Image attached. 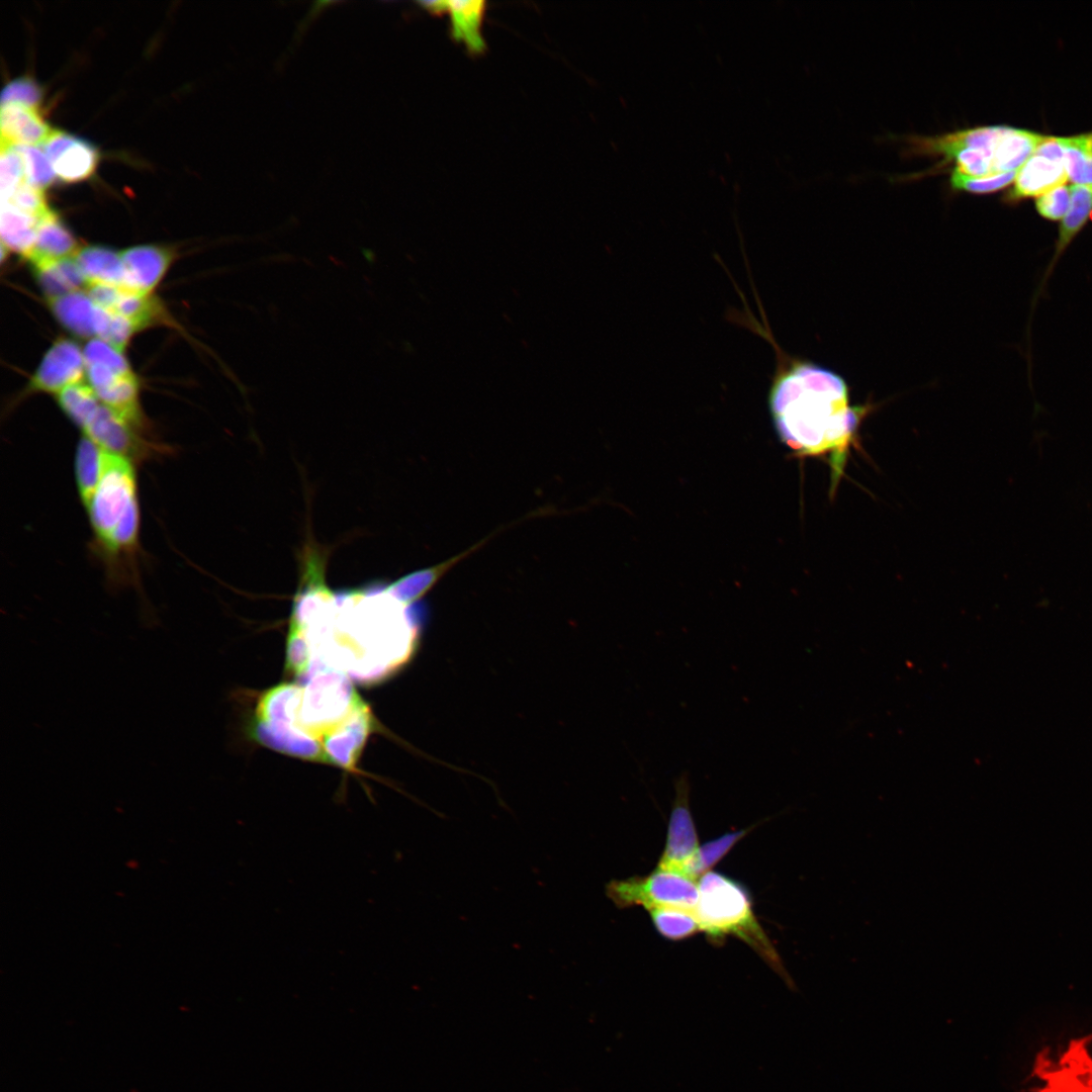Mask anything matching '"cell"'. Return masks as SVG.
Here are the masks:
<instances>
[{"label":"cell","mask_w":1092,"mask_h":1092,"mask_svg":"<svg viewBox=\"0 0 1092 1092\" xmlns=\"http://www.w3.org/2000/svg\"><path fill=\"white\" fill-rule=\"evenodd\" d=\"M1070 207L1061 221L1054 253L1037 290L1038 294L1044 288L1046 280L1053 273L1059 259H1061L1074 239L1079 235L1092 216V184H1073L1070 187Z\"/></svg>","instance_id":"13"},{"label":"cell","mask_w":1092,"mask_h":1092,"mask_svg":"<svg viewBox=\"0 0 1092 1092\" xmlns=\"http://www.w3.org/2000/svg\"><path fill=\"white\" fill-rule=\"evenodd\" d=\"M60 407L80 429L101 403L89 384L78 382L57 393Z\"/></svg>","instance_id":"24"},{"label":"cell","mask_w":1092,"mask_h":1092,"mask_svg":"<svg viewBox=\"0 0 1092 1092\" xmlns=\"http://www.w3.org/2000/svg\"><path fill=\"white\" fill-rule=\"evenodd\" d=\"M32 272L48 298L81 290L87 281L74 256L59 260H30Z\"/></svg>","instance_id":"15"},{"label":"cell","mask_w":1092,"mask_h":1092,"mask_svg":"<svg viewBox=\"0 0 1092 1092\" xmlns=\"http://www.w3.org/2000/svg\"><path fill=\"white\" fill-rule=\"evenodd\" d=\"M648 911L657 932L667 939H684L701 930L694 911L679 908H653Z\"/></svg>","instance_id":"26"},{"label":"cell","mask_w":1092,"mask_h":1092,"mask_svg":"<svg viewBox=\"0 0 1092 1092\" xmlns=\"http://www.w3.org/2000/svg\"><path fill=\"white\" fill-rule=\"evenodd\" d=\"M768 404L777 433L791 450L830 455L835 486L866 412L850 404L844 379L826 367L794 359L779 369Z\"/></svg>","instance_id":"1"},{"label":"cell","mask_w":1092,"mask_h":1092,"mask_svg":"<svg viewBox=\"0 0 1092 1092\" xmlns=\"http://www.w3.org/2000/svg\"><path fill=\"white\" fill-rule=\"evenodd\" d=\"M95 551L113 588L140 586V510L132 461L103 450L97 488L85 506Z\"/></svg>","instance_id":"2"},{"label":"cell","mask_w":1092,"mask_h":1092,"mask_svg":"<svg viewBox=\"0 0 1092 1092\" xmlns=\"http://www.w3.org/2000/svg\"><path fill=\"white\" fill-rule=\"evenodd\" d=\"M113 312L129 320L138 331L167 321L161 302L152 293H142L126 287L123 288Z\"/></svg>","instance_id":"22"},{"label":"cell","mask_w":1092,"mask_h":1092,"mask_svg":"<svg viewBox=\"0 0 1092 1092\" xmlns=\"http://www.w3.org/2000/svg\"><path fill=\"white\" fill-rule=\"evenodd\" d=\"M743 829L725 833L699 847L684 874L697 881L717 863L749 830Z\"/></svg>","instance_id":"25"},{"label":"cell","mask_w":1092,"mask_h":1092,"mask_svg":"<svg viewBox=\"0 0 1092 1092\" xmlns=\"http://www.w3.org/2000/svg\"><path fill=\"white\" fill-rule=\"evenodd\" d=\"M698 887L699 900L694 913L700 929L714 940L726 935L742 939L795 990L793 979L753 913L747 890L731 878L711 871L698 880Z\"/></svg>","instance_id":"3"},{"label":"cell","mask_w":1092,"mask_h":1092,"mask_svg":"<svg viewBox=\"0 0 1092 1092\" xmlns=\"http://www.w3.org/2000/svg\"><path fill=\"white\" fill-rule=\"evenodd\" d=\"M1 145L36 146L46 141L52 129L37 108L21 105L1 106Z\"/></svg>","instance_id":"14"},{"label":"cell","mask_w":1092,"mask_h":1092,"mask_svg":"<svg viewBox=\"0 0 1092 1092\" xmlns=\"http://www.w3.org/2000/svg\"><path fill=\"white\" fill-rule=\"evenodd\" d=\"M1091 1036L1075 1037L1057 1058L1045 1049L1039 1051L1032 1066V1077L1039 1086L1036 1092H1092Z\"/></svg>","instance_id":"5"},{"label":"cell","mask_w":1092,"mask_h":1092,"mask_svg":"<svg viewBox=\"0 0 1092 1092\" xmlns=\"http://www.w3.org/2000/svg\"><path fill=\"white\" fill-rule=\"evenodd\" d=\"M82 350L86 365L100 364L119 374L132 373L122 352L99 338L88 341Z\"/></svg>","instance_id":"29"},{"label":"cell","mask_w":1092,"mask_h":1092,"mask_svg":"<svg viewBox=\"0 0 1092 1092\" xmlns=\"http://www.w3.org/2000/svg\"><path fill=\"white\" fill-rule=\"evenodd\" d=\"M0 168L1 200H6L25 182L22 159L14 147L1 145Z\"/></svg>","instance_id":"30"},{"label":"cell","mask_w":1092,"mask_h":1092,"mask_svg":"<svg viewBox=\"0 0 1092 1092\" xmlns=\"http://www.w3.org/2000/svg\"><path fill=\"white\" fill-rule=\"evenodd\" d=\"M48 302L57 321L75 336L92 339L103 337L111 312L97 306L85 290L48 298Z\"/></svg>","instance_id":"11"},{"label":"cell","mask_w":1092,"mask_h":1092,"mask_svg":"<svg viewBox=\"0 0 1092 1092\" xmlns=\"http://www.w3.org/2000/svg\"><path fill=\"white\" fill-rule=\"evenodd\" d=\"M135 326L126 317L111 312L108 327L101 340L123 352L130 338L136 332Z\"/></svg>","instance_id":"34"},{"label":"cell","mask_w":1092,"mask_h":1092,"mask_svg":"<svg viewBox=\"0 0 1092 1092\" xmlns=\"http://www.w3.org/2000/svg\"><path fill=\"white\" fill-rule=\"evenodd\" d=\"M672 801L665 846L657 869L682 873L699 849L698 835L690 807L689 774L682 771L674 780Z\"/></svg>","instance_id":"7"},{"label":"cell","mask_w":1092,"mask_h":1092,"mask_svg":"<svg viewBox=\"0 0 1092 1092\" xmlns=\"http://www.w3.org/2000/svg\"><path fill=\"white\" fill-rule=\"evenodd\" d=\"M607 897L619 908L642 906L679 908L694 911L699 900L698 881L682 873L657 869L645 877L613 880L606 887Z\"/></svg>","instance_id":"4"},{"label":"cell","mask_w":1092,"mask_h":1092,"mask_svg":"<svg viewBox=\"0 0 1092 1092\" xmlns=\"http://www.w3.org/2000/svg\"><path fill=\"white\" fill-rule=\"evenodd\" d=\"M1070 203V187L1064 184L1036 197L1035 208L1045 219L1062 220L1069 210Z\"/></svg>","instance_id":"32"},{"label":"cell","mask_w":1092,"mask_h":1092,"mask_svg":"<svg viewBox=\"0 0 1092 1092\" xmlns=\"http://www.w3.org/2000/svg\"><path fill=\"white\" fill-rule=\"evenodd\" d=\"M38 218L7 202H1L0 232L2 246L27 257L33 250Z\"/></svg>","instance_id":"20"},{"label":"cell","mask_w":1092,"mask_h":1092,"mask_svg":"<svg viewBox=\"0 0 1092 1092\" xmlns=\"http://www.w3.org/2000/svg\"><path fill=\"white\" fill-rule=\"evenodd\" d=\"M85 374L83 350L72 340L58 339L43 355L26 392L59 393L69 385L82 382Z\"/></svg>","instance_id":"9"},{"label":"cell","mask_w":1092,"mask_h":1092,"mask_svg":"<svg viewBox=\"0 0 1092 1092\" xmlns=\"http://www.w3.org/2000/svg\"><path fill=\"white\" fill-rule=\"evenodd\" d=\"M56 176L68 183L89 178L98 164L97 149L87 141L62 130H52L42 143Z\"/></svg>","instance_id":"10"},{"label":"cell","mask_w":1092,"mask_h":1092,"mask_svg":"<svg viewBox=\"0 0 1092 1092\" xmlns=\"http://www.w3.org/2000/svg\"><path fill=\"white\" fill-rule=\"evenodd\" d=\"M123 288V286L93 282L87 283L85 291L97 306L113 312L121 297Z\"/></svg>","instance_id":"35"},{"label":"cell","mask_w":1092,"mask_h":1092,"mask_svg":"<svg viewBox=\"0 0 1092 1092\" xmlns=\"http://www.w3.org/2000/svg\"><path fill=\"white\" fill-rule=\"evenodd\" d=\"M485 5L481 0L443 1V12L449 14L454 38L472 53H480L485 48L481 30Z\"/></svg>","instance_id":"17"},{"label":"cell","mask_w":1092,"mask_h":1092,"mask_svg":"<svg viewBox=\"0 0 1092 1092\" xmlns=\"http://www.w3.org/2000/svg\"><path fill=\"white\" fill-rule=\"evenodd\" d=\"M14 149L22 159L27 183L42 190L54 182L57 176L43 151L35 146H14Z\"/></svg>","instance_id":"27"},{"label":"cell","mask_w":1092,"mask_h":1092,"mask_svg":"<svg viewBox=\"0 0 1092 1092\" xmlns=\"http://www.w3.org/2000/svg\"><path fill=\"white\" fill-rule=\"evenodd\" d=\"M1046 136L1006 126L996 148L994 173L1018 171Z\"/></svg>","instance_id":"19"},{"label":"cell","mask_w":1092,"mask_h":1092,"mask_svg":"<svg viewBox=\"0 0 1092 1092\" xmlns=\"http://www.w3.org/2000/svg\"><path fill=\"white\" fill-rule=\"evenodd\" d=\"M1017 171L999 173L985 177H969L950 172L949 185L957 191L973 194H988L999 191L1014 182Z\"/></svg>","instance_id":"28"},{"label":"cell","mask_w":1092,"mask_h":1092,"mask_svg":"<svg viewBox=\"0 0 1092 1092\" xmlns=\"http://www.w3.org/2000/svg\"><path fill=\"white\" fill-rule=\"evenodd\" d=\"M102 453L103 449L85 436L81 438L77 445L75 454V478L78 492L84 507L93 496L99 483L102 468Z\"/></svg>","instance_id":"21"},{"label":"cell","mask_w":1092,"mask_h":1092,"mask_svg":"<svg viewBox=\"0 0 1092 1092\" xmlns=\"http://www.w3.org/2000/svg\"><path fill=\"white\" fill-rule=\"evenodd\" d=\"M78 250L77 241L72 233L58 214L49 209L38 217L35 244L26 259L28 261L34 259L59 260L74 256Z\"/></svg>","instance_id":"16"},{"label":"cell","mask_w":1092,"mask_h":1092,"mask_svg":"<svg viewBox=\"0 0 1092 1092\" xmlns=\"http://www.w3.org/2000/svg\"><path fill=\"white\" fill-rule=\"evenodd\" d=\"M1068 180L1063 138L1046 136L1018 169L1013 188L1006 195L1005 201L1016 202L1027 197H1038L1066 184Z\"/></svg>","instance_id":"6"},{"label":"cell","mask_w":1092,"mask_h":1092,"mask_svg":"<svg viewBox=\"0 0 1092 1092\" xmlns=\"http://www.w3.org/2000/svg\"><path fill=\"white\" fill-rule=\"evenodd\" d=\"M74 258L87 283L99 282L125 287V270L120 252L91 245L79 249Z\"/></svg>","instance_id":"18"},{"label":"cell","mask_w":1092,"mask_h":1092,"mask_svg":"<svg viewBox=\"0 0 1092 1092\" xmlns=\"http://www.w3.org/2000/svg\"><path fill=\"white\" fill-rule=\"evenodd\" d=\"M125 270V287L152 293L170 267L174 253L158 245H139L120 252Z\"/></svg>","instance_id":"12"},{"label":"cell","mask_w":1092,"mask_h":1092,"mask_svg":"<svg viewBox=\"0 0 1092 1092\" xmlns=\"http://www.w3.org/2000/svg\"><path fill=\"white\" fill-rule=\"evenodd\" d=\"M1063 144L1069 180L1074 184H1092V131L1063 138Z\"/></svg>","instance_id":"23"},{"label":"cell","mask_w":1092,"mask_h":1092,"mask_svg":"<svg viewBox=\"0 0 1092 1092\" xmlns=\"http://www.w3.org/2000/svg\"><path fill=\"white\" fill-rule=\"evenodd\" d=\"M81 430L83 436L92 440L103 450L124 456L131 461L149 458L159 446L146 440L139 434V429L102 403Z\"/></svg>","instance_id":"8"},{"label":"cell","mask_w":1092,"mask_h":1092,"mask_svg":"<svg viewBox=\"0 0 1092 1092\" xmlns=\"http://www.w3.org/2000/svg\"><path fill=\"white\" fill-rule=\"evenodd\" d=\"M41 90L32 79L21 77L7 83L1 93V106L15 104L37 108Z\"/></svg>","instance_id":"31"},{"label":"cell","mask_w":1092,"mask_h":1092,"mask_svg":"<svg viewBox=\"0 0 1092 1092\" xmlns=\"http://www.w3.org/2000/svg\"><path fill=\"white\" fill-rule=\"evenodd\" d=\"M2 202H7L36 218L40 217L50 209L47 205L42 190L30 185L26 181L23 182L8 199L2 200Z\"/></svg>","instance_id":"33"}]
</instances>
